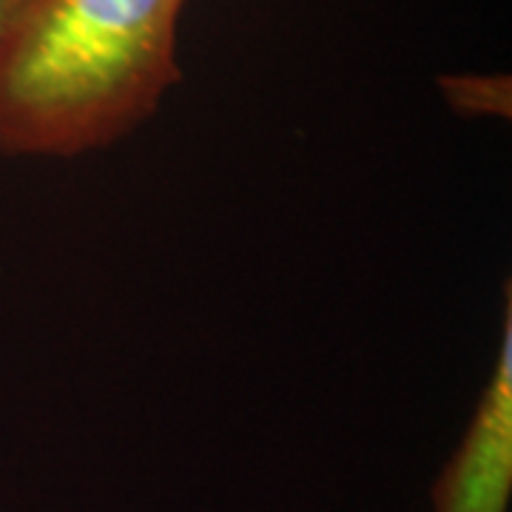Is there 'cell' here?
<instances>
[{
	"mask_svg": "<svg viewBox=\"0 0 512 512\" xmlns=\"http://www.w3.org/2000/svg\"><path fill=\"white\" fill-rule=\"evenodd\" d=\"M512 311L493 376L433 487V512H510L512 507Z\"/></svg>",
	"mask_w": 512,
	"mask_h": 512,
	"instance_id": "cell-2",
	"label": "cell"
},
{
	"mask_svg": "<svg viewBox=\"0 0 512 512\" xmlns=\"http://www.w3.org/2000/svg\"><path fill=\"white\" fill-rule=\"evenodd\" d=\"M35 0H0V49L6 46V40L12 37L23 15L29 12Z\"/></svg>",
	"mask_w": 512,
	"mask_h": 512,
	"instance_id": "cell-4",
	"label": "cell"
},
{
	"mask_svg": "<svg viewBox=\"0 0 512 512\" xmlns=\"http://www.w3.org/2000/svg\"><path fill=\"white\" fill-rule=\"evenodd\" d=\"M441 86H444L447 100L453 103V109L476 111V114H484V111L498 114L501 111V94L510 97L507 77L504 80L501 77H478V74L447 77V80H441Z\"/></svg>",
	"mask_w": 512,
	"mask_h": 512,
	"instance_id": "cell-3",
	"label": "cell"
},
{
	"mask_svg": "<svg viewBox=\"0 0 512 512\" xmlns=\"http://www.w3.org/2000/svg\"><path fill=\"white\" fill-rule=\"evenodd\" d=\"M185 0H35L0 49V154L77 157L146 123L180 83Z\"/></svg>",
	"mask_w": 512,
	"mask_h": 512,
	"instance_id": "cell-1",
	"label": "cell"
}]
</instances>
